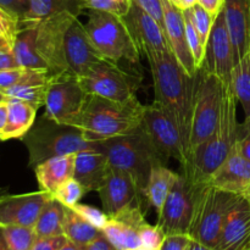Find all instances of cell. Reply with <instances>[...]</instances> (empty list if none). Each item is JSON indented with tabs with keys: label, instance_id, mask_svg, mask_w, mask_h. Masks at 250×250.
I'll return each mask as SVG.
<instances>
[{
	"label": "cell",
	"instance_id": "5bb4252c",
	"mask_svg": "<svg viewBox=\"0 0 250 250\" xmlns=\"http://www.w3.org/2000/svg\"><path fill=\"white\" fill-rule=\"evenodd\" d=\"M203 67L216 76L224 85L232 84L234 54L231 37L227 29L224 10L216 15L207 43Z\"/></svg>",
	"mask_w": 250,
	"mask_h": 250
},
{
	"label": "cell",
	"instance_id": "7dc6e473",
	"mask_svg": "<svg viewBox=\"0 0 250 250\" xmlns=\"http://www.w3.org/2000/svg\"><path fill=\"white\" fill-rule=\"evenodd\" d=\"M20 22L10 14H7L5 10L0 7V31L4 32L12 42H15L17 31H19Z\"/></svg>",
	"mask_w": 250,
	"mask_h": 250
},
{
	"label": "cell",
	"instance_id": "f907efd6",
	"mask_svg": "<svg viewBox=\"0 0 250 250\" xmlns=\"http://www.w3.org/2000/svg\"><path fill=\"white\" fill-rule=\"evenodd\" d=\"M198 4L209 11L212 16L216 17V15L224 7V0H198Z\"/></svg>",
	"mask_w": 250,
	"mask_h": 250
},
{
	"label": "cell",
	"instance_id": "7bdbcfd3",
	"mask_svg": "<svg viewBox=\"0 0 250 250\" xmlns=\"http://www.w3.org/2000/svg\"><path fill=\"white\" fill-rule=\"evenodd\" d=\"M192 238L187 233L166 234L159 250H188Z\"/></svg>",
	"mask_w": 250,
	"mask_h": 250
},
{
	"label": "cell",
	"instance_id": "91938a15",
	"mask_svg": "<svg viewBox=\"0 0 250 250\" xmlns=\"http://www.w3.org/2000/svg\"><path fill=\"white\" fill-rule=\"evenodd\" d=\"M168 1L175 5V6H177L178 9H181V0H168Z\"/></svg>",
	"mask_w": 250,
	"mask_h": 250
},
{
	"label": "cell",
	"instance_id": "9c48e42d",
	"mask_svg": "<svg viewBox=\"0 0 250 250\" xmlns=\"http://www.w3.org/2000/svg\"><path fill=\"white\" fill-rule=\"evenodd\" d=\"M117 63L109 59L99 61L85 75L78 78L83 89L89 95L114 102L126 103L137 99L138 80Z\"/></svg>",
	"mask_w": 250,
	"mask_h": 250
},
{
	"label": "cell",
	"instance_id": "d6986e66",
	"mask_svg": "<svg viewBox=\"0 0 250 250\" xmlns=\"http://www.w3.org/2000/svg\"><path fill=\"white\" fill-rule=\"evenodd\" d=\"M163 7L164 31H165L171 51L183 70L186 71V73L190 77H194L197 68L194 66V60H193L192 53L187 43L182 10L171 4L168 0H163Z\"/></svg>",
	"mask_w": 250,
	"mask_h": 250
},
{
	"label": "cell",
	"instance_id": "60d3db41",
	"mask_svg": "<svg viewBox=\"0 0 250 250\" xmlns=\"http://www.w3.org/2000/svg\"><path fill=\"white\" fill-rule=\"evenodd\" d=\"M138 232L142 247L149 250H159L166 236L163 229L159 227V225L154 226V225H149L148 222H146Z\"/></svg>",
	"mask_w": 250,
	"mask_h": 250
},
{
	"label": "cell",
	"instance_id": "ee69618b",
	"mask_svg": "<svg viewBox=\"0 0 250 250\" xmlns=\"http://www.w3.org/2000/svg\"><path fill=\"white\" fill-rule=\"evenodd\" d=\"M133 4L150 15L164 28V7L163 0H133Z\"/></svg>",
	"mask_w": 250,
	"mask_h": 250
},
{
	"label": "cell",
	"instance_id": "7c38bea8",
	"mask_svg": "<svg viewBox=\"0 0 250 250\" xmlns=\"http://www.w3.org/2000/svg\"><path fill=\"white\" fill-rule=\"evenodd\" d=\"M141 127L148 134L165 163L172 158L180 161L182 167L187 165L188 158L180 131L168 115L155 102L151 105H144Z\"/></svg>",
	"mask_w": 250,
	"mask_h": 250
},
{
	"label": "cell",
	"instance_id": "94428289",
	"mask_svg": "<svg viewBox=\"0 0 250 250\" xmlns=\"http://www.w3.org/2000/svg\"><path fill=\"white\" fill-rule=\"evenodd\" d=\"M6 99H7L6 95H5L4 93H2L1 90H0V102H4V100H6Z\"/></svg>",
	"mask_w": 250,
	"mask_h": 250
},
{
	"label": "cell",
	"instance_id": "11a10c76",
	"mask_svg": "<svg viewBox=\"0 0 250 250\" xmlns=\"http://www.w3.org/2000/svg\"><path fill=\"white\" fill-rule=\"evenodd\" d=\"M59 250H84V246H81V244L67 241Z\"/></svg>",
	"mask_w": 250,
	"mask_h": 250
},
{
	"label": "cell",
	"instance_id": "4316f807",
	"mask_svg": "<svg viewBox=\"0 0 250 250\" xmlns=\"http://www.w3.org/2000/svg\"><path fill=\"white\" fill-rule=\"evenodd\" d=\"M178 175L180 173L173 172L172 170L166 167V165H156L151 170L148 185L144 190V198L158 214L163 209L164 203Z\"/></svg>",
	"mask_w": 250,
	"mask_h": 250
},
{
	"label": "cell",
	"instance_id": "d4e9b609",
	"mask_svg": "<svg viewBox=\"0 0 250 250\" xmlns=\"http://www.w3.org/2000/svg\"><path fill=\"white\" fill-rule=\"evenodd\" d=\"M7 107L9 117L6 127L0 134V141L23 139L36 122L38 109L28 103L14 98H7Z\"/></svg>",
	"mask_w": 250,
	"mask_h": 250
},
{
	"label": "cell",
	"instance_id": "bcb514c9",
	"mask_svg": "<svg viewBox=\"0 0 250 250\" xmlns=\"http://www.w3.org/2000/svg\"><path fill=\"white\" fill-rule=\"evenodd\" d=\"M236 146L239 153L250 161V119L244 120V124L239 127V136Z\"/></svg>",
	"mask_w": 250,
	"mask_h": 250
},
{
	"label": "cell",
	"instance_id": "c3c4849f",
	"mask_svg": "<svg viewBox=\"0 0 250 250\" xmlns=\"http://www.w3.org/2000/svg\"><path fill=\"white\" fill-rule=\"evenodd\" d=\"M84 250H116L115 247L107 241L106 237L104 236V233L100 237H98L97 239H94L93 242H90L89 244L84 246Z\"/></svg>",
	"mask_w": 250,
	"mask_h": 250
},
{
	"label": "cell",
	"instance_id": "7a4b0ae2",
	"mask_svg": "<svg viewBox=\"0 0 250 250\" xmlns=\"http://www.w3.org/2000/svg\"><path fill=\"white\" fill-rule=\"evenodd\" d=\"M237 104L238 102L232 84L224 85V97L216 128L199 148L193 151L188 164L182 167V175L193 187L207 183L233 150L241 127L237 119Z\"/></svg>",
	"mask_w": 250,
	"mask_h": 250
},
{
	"label": "cell",
	"instance_id": "3957f363",
	"mask_svg": "<svg viewBox=\"0 0 250 250\" xmlns=\"http://www.w3.org/2000/svg\"><path fill=\"white\" fill-rule=\"evenodd\" d=\"M144 105L138 98L121 103L88 94L82 111L70 126L82 132L89 142H102L122 136L141 125Z\"/></svg>",
	"mask_w": 250,
	"mask_h": 250
},
{
	"label": "cell",
	"instance_id": "9a60e30c",
	"mask_svg": "<svg viewBox=\"0 0 250 250\" xmlns=\"http://www.w3.org/2000/svg\"><path fill=\"white\" fill-rule=\"evenodd\" d=\"M53 195L44 190L6 194L0 198V227H34L42 210Z\"/></svg>",
	"mask_w": 250,
	"mask_h": 250
},
{
	"label": "cell",
	"instance_id": "8fae6325",
	"mask_svg": "<svg viewBox=\"0 0 250 250\" xmlns=\"http://www.w3.org/2000/svg\"><path fill=\"white\" fill-rule=\"evenodd\" d=\"M77 15L60 12L37 22L36 50L51 76L70 72L65 59V34Z\"/></svg>",
	"mask_w": 250,
	"mask_h": 250
},
{
	"label": "cell",
	"instance_id": "be15d7a7",
	"mask_svg": "<svg viewBox=\"0 0 250 250\" xmlns=\"http://www.w3.org/2000/svg\"><path fill=\"white\" fill-rule=\"evenodd\" d=\"M124 250H134V249H124Z\"/></svg>",
	"mask_w": 250,
	"mask_h": 250
},
{
	"label": "cell",
	"instance_id": "680465c9",
	"mask_svg": "<svg viewBox=\"0 0 250 250\" xmlns=\"http://www.w3.org/2000/svg\"><path fill=\"white\" fill-rule=\"evenodd\" d=\"M6 193H9V188L7 187L0 188V198H1L4 194H6Z\"/></svg>",
	"mask_w": 250,
	"mask_h": 250
},
{
	"label": "cell",
	"instance_id": "f6af8a7d",
	"mask_svg": "<svg viewBox=\"0 0 250 250\" xmlns=\"http://www.w3.org/2000/svg\"><path fill=\"white\" fill-rule=\"evenodd\" d=\"M67 241L68 239L63 234L51 237H39L34 242L31 250H59Z\"/></svg>",
	"mask_w": 250,
	"mask_h": 250
},
{
	"label": "cell",
	"instance_id": "e0dca14e",
	"mask_svg": "<svg viewBox=\"0 0 250 250\" xmlns=\"http://www.w3.org/2000/svg\"><path fill=\"white\" fill-rule=\"evenodd\" d=\"M65 59L70 73L82 77L99 61L105 59L98 51L85 31L84 24L77 19L72 21L65 34Z\"/></svg>",
	"mask_w": 250,
	"mask_h": 250
},
{
	"label": "cell",
	"instance_id": "ac0fdd59",
	"mask_svg": "<svg viewBox=\"0 0 250 250\" xmlns=\"http://www.w3.org/2000/svg\"><path fill=\"white\" fill-rule=\"evenodd\" d=\"M210 183L219 189L248 198L250 194V161L234 146L226 160L212 173Z\"/></svg>",
	"mask_w": 250,
	"mask_h": 250
},
{
	"label": "cell",
	"instance_id": "836d02e7",
	"mask_svg": "<svg viewBox=\"0 0 250 250\" xmlns=\"http://www.w3.org/2000/svg\"><path fill=\"white\" fill-rule=\"evenodd\" d=\"M0 232L11 250H31L38 238L33 227L4 226Z\"/></svg>",
	"mask_w": 250,
	"mask_h": 250
},
{
	"label": "cell",
	"instance_id": "e7e4bbea",
	"mask_svg": "<svg viewBox=\"0 0 250 250\" xmlns=\"http://www.w3.org/2000/svg\"><path fill=\"white\" fill-rule=\"evenodd\" d=\"M248 199H249V200H250V194H249V197H248Z\"/></svg>",
	"mask_w": 250,
	"mask_h": 250
},
{
	"label": "cell",
	"instance_id": "44dd1931",
	"mask_svg": "<svg viewBox=\"0 0 250 250\" xmlns=\"http://www.w3.org/2000/svg\"><path fill=\"white\" fill-rule=\"evenodd\" d=\"M125 19L133 32L142 54L146 51H171L163 27L141 7L136 4L132 5Z\"/></svg>",
	"mask_w": 250,
	"mask_h": 250
},
{
	"label": "cell",
	"instance_id": "db71d44e",
	"mask_svg": "<svg viewBox=\"0 0 250 250\" xmlns=\"http://www.w3.org/2000/svg\"><path fill=\"white\" fill-rule=\"evenodd\" d=\"M188 250H216V249L211 248V247H208L205 246V244L199 243V242L192 239L189 243V247H188Z\"/></svg>",
	"mask_w": 250,
	"mask_h": 250
},
{
	"label": "cell",
	"instance_id": "1f68e13d",
	"mask_svg": "<svg viewBox=\"0 0 250 250\" xmlns=\"http://www.w3.org/2000/svg\"><path fill=\"white\" fill-rule=\"evenodd\" d=\"M232 88L237 102L243 107L246 119H250V49L234 65L232 73Z\"/></svg>",
	"mask_w": 250,
	"mask_h": 250
},
{
	"label": "cell",
	"instance_id": "ab89813d",
	"mask_svg": "<svg viewBox=\"0 0 250 250\" xmlns=\"http://www.w3.org/2000/svg\"><path fill=\"white\" fill-rule=\"evenodd\" d=\"M71 209L75 210L81 217H83L85 221L89 222L92 226L97 227V229H100V231L104 229V227L106 226L107 221H109L110 219L104 210H99L94 207H90V205H85V204H81V203H78L77 205H75V207L71 208Z\"/></svg>",
	"mask_w": 250,
	"mask_h": 250
},
{
	"label": "cell",
	"instance_id": "7402d4cb",
	"mask_svg": "<svg viewBox=\"0 0 250 250\" xmlns=\"http://www.w3.org/2000/svg\"><path fill=\"white\" fill-rule=\"evenodd\" d=\"M222 10L233 45L236 65L250 49V0H224Z\"/></svg>",
	"mask_w": 250,
	"mask_h": 250
},
{
	"label": "cell",
	"instance_id": "30bf717a",
	"mask_svg": "<svg viewBox=\"0 0 250 250\" xmlns=\"http://www.w3.org/2000/svg\"><path fill=\"white\" fill-rule=\"evenodd\" d=\"M88 93L78 77L70 72L51 76L48 82L43 116L59 124L70 125L82 111Z\"/></svg>",
	"mask_w": 250,
	"mask_h": 250
},
{
	"label": "cell",
	"instance_id": "cb8c5ba5",
	"mask_svg": "<svg viewBox=\"0 0 250 250\" xmlns=\"http://www.w3.org/2000/svg\"><path fill=\"white\" fill-rule=\"evenodd\" d=\"M76 154L54 156L37 165L34 173L39 189L53 195L61 185L73 178Z\"/></svg>",
	"mask_w": 250,
	"mask_h": 250
},
{
	"label": "cell",
	"instance_id": "b9f144b4",
	"mask_svg": "<svg viewBox=\"0 0 250 250\" xmlns=\"http://www.w3.org/2000/svg\"><path fill=\"white\" fill-rule=\"evenodd\" d=\"M0 7L22 22L28 16L29 0H0Z\"/></svg>",
	"mask_w": 250,
	"mask_h": 250
},
{
	"label": "cell",
	"instance_id": "d590c367",
	"mask_svg": "<svg viewBox=\"0 0 250 250\" xmlns=\"http://www.w3.org/2000/svg\"><path fill=\"white\" fill-rule=\"evenodd\" d=\"M182 12H183V20H185L187 43H188V46H189L190 53H192L193 60H194V66L198 71L203 67V65H204L207 46L203 44L202 38H200L199 33H198L197 28H195L194 23H193L192 11H190V9L182 10Z\"/></svg>",
	"mask_w": 250,
	"mask_h": 250
},
{
	"label": "cell",
	"instance_id": "2e32d148",
	"mask_svg": "<svg viewBox=\"0 0 250 250\" xmlns=\"http://www.w3.org/2000/svg\"><path fill=\"white\" fill-rule=\"evenodd\" d=\"M98 193L103 210L109 217L116 216L127 208L142 204L141 197H143L137 183L128 173L112 167Z\"/></svg>",
	"mask_w": 250,
	"mask_h": 250
},
{
	"label": "cell",
	"instance_id": "5b68a950",
	"mask_svg": "<svg viewBox=\"0 0 250 250\" xmlns=\"http://www.w3.org/2000/svg\"><path fill=\"white\" fill-rule=\"evenodd\" d=\"M28 149L29 166L36 167L54 156L67 155L87 149H100L99 142L84 139L82 132L70 125L42 116L23 138Z\"/></svg>",
	"mask_w": 250,
	"mask_h": 250
},
{
	"label": "cell",
	"instance_id": "ba28073f",
	"mask_svg": "<svg viewBox=\"0 0 250 250\" xmlns=\"http://www.w3.org/2000/svg\"><path fill=\"white\" fill-rule=\"evenodd\" d=\"M224 84L215 75L202 67L195 73L194 103L189 138V158L216 128L220 119ZM188 164V163H187Z\"/></svg>",
	"mask_w": 250,
	"mask_h": 250
},
{
	"label": "cell",
	"instance_id": "681fc988",
	"mask_svg": "<svg viewBox=\"0 0 250 250\" xmlns=\"http://www.w3.org/2000/svg\"><path fill=\"white\" fill-rule=\"evenodd\" d=\"M14 67H19V63L15 59L14 51L0 50V71Z\"/></svg>",
	"mask_w": 250,
	"mask_h": 250
},
{
	"label": "cell",
	"instance_id": "603a6c76",
	"mask_svg": "<svg viewBox=\"0 0 250 250\" xmlns=\"http://www.w3.org/2000/svg\"><path fill=\"white\" fill-rule=\"evenodd\" d=\"M110 168L111 166L106 154L102 149H87L76 154L73 178H76L87 192H98L106 180Z\"/></svg>",
	"mask_w": 250,
	"mask_h": 250
},
{
	"label": "cell",
	"instance_id": "277c9868",
	"mask_svg": "<svg viewBox=\"0 0 250 250\" xmlns=\"http://www.w3.org/2000/svg\"><path fill=\"white\" fill-rule=\"evenodd\" d=\"M99 146L110 166L128 173L143 197L154 166L166 165L141 125L128 133L99 142Z\"/></svg>",
	"mask_w": 250,
	"mask_h": 250
},
{
	"label": "cell",
	"instance_id": "f546056e",
	"mask_svg": "<svg viewBox=\"0 0 250 250\" xmlns=\"http://www.w3.org/2000/svg\"><path fill=\"white\" fill-rule=\"evenodd\" d=\"M63 217H65V207L55 198L51 197L42 210L33 227L37 237L39 238V237L63 234Z\"/></svg>",
	"mask_w": 250,
	"mask_h": 250
},
{
	"label": "cell",
	"instance_id": "8d00e7d4",
	"mask_svg": "<svg viewBox=\"0 0 250 250\" xmlns=\"http://www.w3.org/2000/svg\"><path fill=\"white\" fill-rule=\"evenodd\" d=\"M85 193H87L85 188L76 178H71L55 190L53 197L58 202H60L63 207L73 208L80 203Z\"/></svg>",
	"mask_w": 250,
	"mask_h": 250
},
{
	"label": "cell",
	"instance_id": "f35d334b",
	"mask_svg": "<svg viewBox=\"0 0 250 250\" xmlns=\"http://www.w3.org/2000/svg\"><path fill=\"white\" fill-rule=\"evenodd\" d=\"M190 11H192L193 23H194L195 28H197L198 33H199L200 38H202L203 44L207 46L208 39H209L215 17L209 11H207L204 7L200 6L199 4L190 7Z\"/></svg>",
	"mask_w": 250,
	"mask_h": 250
},
{
	"label": "cell",
	"instance_id": "f1b7e54d",
	"mask_svg": "<svg viewBox=\"0 0 250 250\" xmlns=\"http://www.w3.org/2000/svg\"><path fill=\"white\" fill-rule=\"evenodd\" d=\"M62 229L63 236L68 241L81 244V246H87L103 234V231L92 226L89 222L81 217L75 210L66 207Z\"/></svg>",
	"mask_w": 250,
	"mask_h": 250
},
{
	"label": "cell",
	"instance_id": "52a82bcc",
	"mask_svg": "<svg viewBox=\"0 0 250 250\" xmlns=\"http://www.w3.org/2000/svg\"><path fill=\"white\" fill-rule=\"evenodd\" d=\"M84 27L94 46L105 59L115 62L126 60L138 65L142 51L125 17L89 10Z\"/></svg>",
	"mask_w": 250,
	"mask_h": 250
},
{
	"label": "cell",
	"instance_id": "d6a6232c",
	"mask_svg": "<svg viewBox=\"0 0 250 250\" xmlns=\"http://www.w3.org/2000/svg\"><path fill=\"white\" fill-rule=\"evenodd\" d=\"M50 80V73L44 70L27 67H14L0 71V90L20 84H45Z\"/></svg>",
	"mask_w": 250,
	"mask_h": 250
},
{
	"label": "cell",
	"instance_id": "8992f818",
	"mask_svg": "<svg viewBox=\"0 0 250 250\" xmlns=\"http://www.w3.org/2000/svg\"><path fill=\"white\" fill-rule=\"evenodd\" d=\"M193 192L194 209L188 234L194 241L215 249L227 215L241 197L210 183L195 186Z\"/></svg>",
	"mask_w": 250,
	"mask_h": 250
},
{
	"label": "cell",
	"instance_id": "f5cc1de1",
	"mask_svg": "<svg viewBox=\"0 0 250 250\" xmlns=\"http://www.w3.org/2000/svg\"><path fill=\"white\" fill-rule=\"evenodd\" d=\"M0 50L14 51V42L1 31H0Z\"/></svg>",
	"mask_w": 250,
	"mask_h": 250
},
{
	"label": "cell",
	"instance_id": "6f0895ef",
	"mask_svg": "<svg viewBox=\"0 0 250 250\" xmlns=\"http://www.w3.org/2000/svg\"><path fill=\"white\" fill-rule=\"evenodd\" d=\"M0 250H11L9 248V247H7L6 242H5V239H4V237H2L1 232H0Z\"/></svg>",
	"mask_w": 250,
	"mask_h": 250
},
{
	"label": "cell",
	"instance_id": "83f0119b",
	"mask_svg": "<svg viewBox=\"0 0 250 250\" xmlns=\"http://www.w3.org/2000/svg\"><path fill=\"white\" fill-rule=\"evenodd\" d=\"M83 10V0H29L28 16L22 22H38L60 12L80 16Z\"/></svg>",
	"mask_w": 250,
	"mask_h": 250
},
{
	"label": "cell",
	"instance_id": "6da1fadb",
	"mask_svg": "<svg viewBox=\"0 0 250 250\" xmlns=\"http://www.w3.org/2000/svg\"><path fill=\"white\" fill-rule=\"evenodd\" d=\"M144 55L150 67L155 103L180 131L189 160L195 76L190 77L186 73L172 51H146Z\"/></svg>",
	"mask_w": 250,
	"mask_h": 250
},
{
	"label": "cell",
	"instance_id": "816d5d0a",
	"mask_svg": "<svg viewBox=\"0 0 250 250\" xmlns=\"http://www.w3.org/2000/svg\"><path fill=\"white\" fill-rule=\"evenodd\" d=\"M7 117H9V107H7V99L4 102H0V134L5 129L7 124Z\"/></svg>",
	"mask_w": 250,
	"mask_h": 250
},
{
	"label": "cell",
	"instance_id": "6125c7cd",
	"mask_svg": "<svg viewBox=\"0 0 250 250\" xmlns=\"http://www.w3.org/2000/svg\"><path fill=\"white\" fill-rule=\"evenodd\" d=\"M244 250H250V246L248 247V248H246V249H244Z\"/></svg>",
	"mask_w": 250,
	"mask_h": 250
},
{
	"label": "cell",
	"instance_id": "4dcf8cb0",
	"mask_svg": "<svg viewBox=\"0 0 250 250\" xmlns=\"http://www.w3.org/2000/svg\"><path fill=\"white\" fill-rule=\"evenodd\" d=\"M103 233L116 250L141 248V237L138 229L110 217Z\"/></svg>",
	"mask_w": 250,
	"mask_h": 250
},
{
	"label": "cell",
	"instance_id": "e575fe53",
	"mask_svg": "<svg viewBox=\"0 0 250 250\" xmlns=\"http://www.w3.org/2000/svg\"><path fill=\"white\" fill-rule=\"evenodd\" d=\"M46 90H48V83L45 84H20L14 87L6 88L1 90L7 98H14V99L22 100L28 104L33 105L34 107L39 109L44 106L46 97Z\"/></svg>",
	"mask_w": 250,
	"mask_h": 250
},
{
	"label": "cell",
	"instance_id": "ffe728a7",
	"mask_svg": "<svg viewBox=\"0 0 250 250\" xmlns=\"http://www.w3.org/2000/svg\"><path fill=\"white\" fill-rule=\"evenodd\" d=\"M250 246V200L241 197L229 212L215 249L244 250Z\"/></svg>",
	"mask_w": 250,
	"mask_h": 250
},
{
	"label": "cell",
	"instance_id": "9f6ffc18",
	"mask_svg": "<svg viewBox=\"0 0 250 250\" xmlns=\"http://www.w3.org/2000/svg\"><path fill=\"white\" fill-rule=\"evenodd\" d=\"M198 4V0H181V10L190 9Z\"/></svg>",
	"mask_w": 250,
	"mask_h": 250
},
{
	"label": "cell",
	"instance_id": "4fadbf2b",
	"mask_svg": "<svg viewBox=\"0 0 250 250\" xmlns=\"http://www.w3.org/2000/svg\"><path fill=\"white\" fill-rule=\"evenodd\" d=\"M194 209V192L187 178L180 173L159 212L158 225L165 234L187 233Z\"/></svg>",
	"mask_w": 250,
	"mask_h": 250
},
{
	"label": "cell",
	"instance_id": "484cf974",
	"mask_svg": "<svg viewBox=\"0 0 250 250\" xmlns=\"http://www.w3.org/2000/svg\"><path fill=\"white\" fill-rule=\"evenodd\" d=\"M36 24L37 22H20L14 42V55L21 67L48 71L45 62L36 50Z\"/></svg>",
	"mask_w": 250,
	"mask_h": 250
},
{
	"label": "cell",
	"instance_id": "74e56055",
	"mask_svg": "<svg viewBox=\"0 0 250 250\" xmlns=\"http://www.w3.org/2000/svg\"><path fill=\"white\" fill-rule=\"evenodd\" d=\"M132 5L133 0H83L84 9L107 12L119 17H126Z\"/></svg>",
	"mask_w": 250,
	"mask_h": 250
}]
</instances>
